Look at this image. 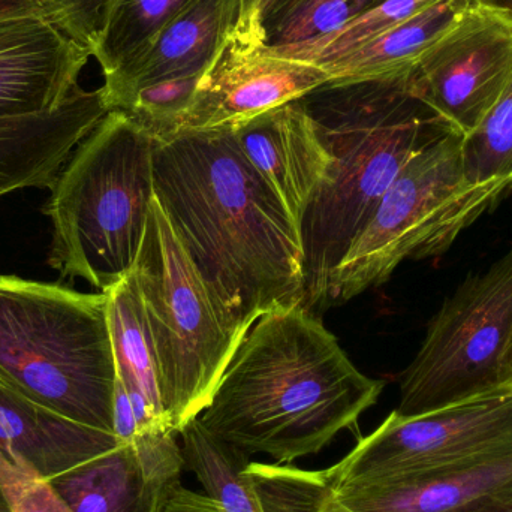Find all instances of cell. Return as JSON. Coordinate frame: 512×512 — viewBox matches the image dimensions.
<instances>
[{
    "instance_id": "obj_26",
    "label": "cell",
    "mask_w": 512,
    "mask_h": 512,
    "mask_svg": "<svg viewBox=\"0 0 512 512\" xmlns=\"http://www.w3.org/2000/svg\"><path fill=\"white\" fill-rule=\"evenodd\" d=\"M384 0H300L264 35V50L270 53L309 44L345 26Z\"/></svg>"
},
{
    "instance_id": "obj_8",
    "label": "cell",
    "mask_w": 512,
    "mask_h": 512,
    "mask_svg": "<svg viewBox=\"0 0 512 512\" xmlns=\"http://www.w3.org/2000/svg\"><path fill=\"white\" fill-rule=\"evenodd\" d=\"M512 334V249L468 277L438 310L400 375V417H415L499 391Z\"/></svg>"
},
{
    "instance_id": "obj_15",
    "label": "cell",
    "mask_w": 512,
    "mask_h": 512,
    "mask_svg": "<svg viewBox=\"0 0 512 512\" xmlns=\"http://www.w3.org/2000/svg\"><path fill=\"white\" fill-rule=\"evenodd\" d=\"M512 486V447L463 462L334 487L355 512H457Z\"/></svg>"
},
{
    "instance_id": "obj_30",
    "label": "cell",
    "mask_w": 512,
    "mask_h": 512,
    "mask_svg": "<svg viewBox=\"0 0 512 512\" xmlns=\"http://www.w3.org/2000/svg\"><path fill=\"white\" fill-rule=\"evenodd\" d=\"M300 0H242L233 38L248 47H262L268 27Z\"/></svg>"
},
{
    "instance_id": "obj_1",
    "label": "cell",
    "mask_w": 512,
    "mask_h": 512,
    "mask_svg": "<svg viewBox=\"0 0 512 512\" xmlns=\"http://www.w3.org/2000/svg\"><path fill=\"white\" fill-rule=\"evenodd\" d=\"M155 198L222 315L246 336L304 303L300 230L240 149L233 126L155 141Z\"/></svg>"
},
{
    "instance_id": "obj_37",
    "label": "cell",
    "mask_w": 512,
    "mask_h": 512,
    "mask_svg": "<svg viewBox=\"0 0 512 512\" xmlns=\"http://www.w3.org/2000/svg\"><path fill=\"white\" fill-rule=\"evenodd\" d=\"M0 512H9L8 505H6L5 498H3L2 492H0Z\"/></svg>"
},
{
    "instance_id": "obj_25",
    "label": "cell",
    "mask_w": 512,
    "mask_h": 512,
    "mask_svg": "<svg viewBox=\"0 0 512 512\" xmlns=\"http://www.w3.org/2000/svg\"><path fill=\"white\" fill-rule=\"evenodd\" d=\"M462 158L472 185L512 183V78L480 125L463 137Z\"/></svg>"
},
{
    "instance_id": "obj_23",
    "label": "cell",
    "mask_w": 512,
    "mask_h": 512,
    "mask_svg": "<svg viewBox=\"0 0 512 512\" xmlns=\"http://www.w3.org/2000/svg\"><path fill=\"white\" fill-rule=\"evenodd\" d=\"M441 0H384L369 11L355 17L330 35L322 36L300 47L277 51L276 56L327 66L351 56L388 30L414 17L418 12Z\"/></svg>"
},
{
    "instance_id": "obj_28",
    "label": "cell",
    "mask_w": 512,
    "mask_h": 512,
    "mask_svg": "<svg viewBox=\"0 0 512 512\" xmlns=\"http://www.w3.org/2000/svg\"><path fill=\"white\" fill-rule=\"evenodd\" d=\"M0 492L9 512H71L47 478L0 451Z\"/></svg>"
},
{
    "instance_id": "obj_19",
    "label": "cell",
    "mask_w": 512,
    "mask_h": 512,
    "mask_svg": "<svg viewBox=\"0 0 512 512\" xmlns=\"http://www.w3.org/2000/svg\"><path fill=\"white\" fill-rule=\"evenodd\" d=\"M468 6L469 0H441L397 24L351 56L322 68L331 75V80H372L408 75Z\"/></svg>"
},
{
    "instance_id": "obj_5",
    "label": "cell",
    "mask_w": 512,
    "mask_h": 512,
    "mask_svg": "<svg viewBox=\"0 0 512 512\" xmlns=\"http://www.w3.org/2000/svg\"><path fill=\"white\" fill-rule=\"evenodd\" d=\"M116 379L105 292L0 274V381L113 433Z\"/></svg>"
},
{
    "instance_id": "obj_31",
    "label": "cell",
    "mask_w": 512,
    "mask_h": 512,
    "mask_svg": "<svg viewBox=\"0 0 512 512\" xmlns=\"http://www.w3.org/2000/svg\"><path fill=\"white\" fill-rule=\"evenodd\" d=\"M113 433L122 444H131L138 433L137 420H135L134 408L119 376L116 379L113 399Z\"/></svg>"
},
{
    "instance_id": "obj_32",
    "label": "cell",
    "mask_w": 512,
    "mask_h": 512,
    "mask_svg": "<svg viewBox=\"0 0 512 512\" xmlns=\"http://www.w3.org/2000/svg\"><path fill=\"white\" fill-rule=\"evenodd\" d=\"M162 512H227L215 499L185 489L182 484L173 489Z\"/></svg>"
},
{
    "instance_id": "obj_29",
    "label": "cell",
    "mask_w": 512,
    "mask_h": 512,
    "mask_svg": "<svg viewBox=\"0 0 512 512\" xmlns=\"http://www.w3.org/2000/svg\"><path fill=\"white\" fill-rule=\"evenodd\" d=\"M120 0H42L48 18L93 57Z\"/></svg>"
},
{
    "instance_id": "obj_18",
    "label": "cell",
    "mask_w": 512,
    "mask_h": 512,
    "mask_svg": "<svg viewBox=\"0 0 512 512\" xmlns=\"http://www.w3.org/2000/svg\"><path fill=\"white\" fill-rule=\"evenodd\" d=\"M48 481L71 512H162L170 496L147 480L132 444L119 445Z\"/></svg>"
},
{
    "instance_id": "obj_17",
    "label": "cell",
    "mask_w": 512,
    "mask_h": 512,
    "mask_svg": "<svg viewBox=\"0 0 512 512\" xmlns=\"http://www.w3.org/2000/svg\"><path fill=\"white\" fill-rule=\"evenodd\" d=\"M122 445L117 436L77 423L0 381V451L51 480Z\"/></svg>"
},
{
    "instance_id": "obj_33",
    "label": "cell",
    "mask_w": 512,
    "mask_h": 512,
    "mask_svg": "<svg viewBox=\"0 0 512 512\" xmlns=\"http://www.w3.org/2000/svg\"><path fill=\"white\" fill-rule=\"evenodd\" d=\"M32 15L48 17L42 0H0V20L32 17Z\"/></svg>"
},
{
    "instance_id": "obj_3",
    "label": "cell",
    "mask_w": 512,
    "mask_h": 512,
    "mask_svg": "<svg viewBox=\"0 0 512 512\" xmlns=\"http://www.w3.org/2000/svg\"><path fill=\"white\" fill-rule=\"evenodd\" d=\"M297 101L331 158L301 224L303 306L313 312L324 309L331 273L403 168L459 131L411 92L408 75L330 80Z\"/></svg>"
},
{
    "instance_id": "obj_9",
    "label": "cell",
    "mask_w": 512,
    "mask_h": 512,
    "mask_svg": "<svg viewBox=\"0 0 512 512\" xmlns=\"http://www.w3.org/2000/svg\"><path fill=\"white\" fill-rule=\"evenodd\" d=\"M512 447V390L415 417H390L333 468L334 487L427 471Z\"/></svg>"
},
{
    "instance_id": "obj_2",
    "label": "cell",
    "mask_w": 512,
    "mask_h": 512,
    "mask_svg": "<svg viewBox=\"0 0 512 512\" xmlns=\"http://www.w3.org/2000/svg\"><path fill=\"white\" fill-rule=\"evenodd\" d=\"M384 382L361 373L303 304L262 315L228 364L204 429L277 465L315 456L378 403Z\"/></svg>"
},
{
    "instance_id": "obj_27",
    "label": "cell",
    "mask_w": 512,
    "mask_h": 512,
    "mask_svg": "<svg viewBox=\"0 0 512 512\" xmlns=\"http://www.w3.org/2000/svg\"><path fill=\"white\" fill-rule=\"evenodd\" d=\"M201 75L171 78L141 87L122 108L155 140L179 132L180 122L194 101Z\"/></svg>"
},
{
    "instance_id": "obj_21",
    "label": "cell",
    "mask_w": 512,
    "mask_h": 512,
    "mask_svg": "<svg viewBox=\"0 0 512 512\" xmlns=\"http://www.w3.org/2000/svg\"><path fill=\"white\" fill-rule=\"evenodd\" d=\"M183 439L185 469L197 477L206 495L227 512H262L258 493L249 477V454L204 429L198 418L179 433Z\"/></svg>"
},
{
    "instance_id": "obj_7",
    "label": "cell",
    "mask_w": 512,
    "mask_h": 512,
    "mask_svg": "<svg viewBox=\"0 0 512 512\" xmlns=\"http://www.w3.org/2000/svg\"><path fill=\"white\" fill-rule=\"evenodd\" d=\"M131 273L155 345L162 406L180 433L212 402L246 336L222 315L156 198Z\"/></svg>"
},
{
    "instance_id": "obj_16",
    "label": "cell",
    "mask_w": 512,
    "mask_h": 512,
    "mask_svg": "<svg viewBox=\"0 0 512 512\" xmlns=\"http://www.w3.org/2000/svg\"><path fill=\"white\" fill-rule=\"evenodd\" d=\"M242 0H197L140 54L104 77L108 110H122L141 87L203 75L233 36Z\"/></svg>"
},
{
    "instance_id": "obj_36",
    "label": "cell",
    "mask_w": 512,
    "mask_h": 512,
    "mask_svg": "<svg viewBox=\"0 0 512 512\" xmlns=\"http://www.w3.org/2000/svg\"><path fill=\"white\" fill-rule=\"evenodd\" d=\"M502 384L512 390V334L502 357Z\"/></svg>"
},
{
    "instance_id": "obj_10",
    "label": "cell",
    "mask_w": 512,
    "mask_h": 512,
    "mask_svg": "<svg viewBox=\"0 0 512 512\" xmlns=\"http://www.w3.org/2000/svg\"><path fill=\"white\" fill-rule=\"evenodd\" d=\"M512 78V23L469 5L408 74L411 92L465 137Z\"/></svg>"
},
{
    "instance_id": "obj_4",
    "label": "cell",
    "mask_w": 512,
    "mask_h": 512,
    "mask_svg": "<svg viewBox=\"0 0 512 512\" xmlns=\"http://www.w3.org/2000/svg\"><path fill=\"white\" fill-rule=\"evenodd\" d=\"M155 138L123 111L78 144L51 185L48 264L99 291L125 279L140 254L155 200Z\"/></svg>"
},
{
    "instance_id": "obj_34",
    "label": "cell",
    "mask_w": 512,
    "mask_h": 512,
    "mask_svg": "<svg viewBox=\"0 0 512 512\" xmlns=\"http://www.w3.org/2000/svg\"><path fill=\"white\" fill-rule=\"evenodd\" d=\"M457 512H512V486Z\"/></svg>"
},
{
    "instance_id": "obj_35",
    "label": "cell",
    "mask_w": 512,
    "mask_h": 512,
    "mask_svg": "<svg viewBox=\"0 0 512 512\" xmlns=\"http://www.w3.org/2000/svg\"><path fill=\"white\" fill-rule=\"evenodd\" d=\"M469 5L490 9L512 23V0H469Z\"/></svg>"
},
{
    "instance_id": "obj_12",
    "label": "cell",
    "mask_w": 512,
    "mask_h": 512,
    "mask_svg": "<svg viewBox=\"0 0 512 512\" xmlns=\"http://www.w3.org/2000/svg\"><path fill=\"white\" fill-rule=\"evenodd\" d=\"M90 57L45 15L0 20V117L56 110Z\"/></svg>"
},
{
    "instance_id": "obj_6",
    "label": "cell",
    "mask_w": 512,
    "mask_h": 512,
    "mask_svg": "<svg viewBox=\"0 0 512 512\" xmlns=\"http://www.w3.org/2000/svg\"><path fill=\"white\" fill-rule=\"evenodd\" d=\"M462 143L463 135L451 132L403 168L331 273L325 307L384 285L408 259L444 254L463 230L512 191L508 182L469 183Z\"/></svg>"
},
{
    "instance_id": "obj_11",
    "label": "cell",
    "mask_w": 512,
    "mask_h": 512,
    "mask_svg": "<svg viewBox=\"0 0 512 512\" xmlns=\"http://www.w3.org/2000/svg\"><path fill=\"white\" fill-rule=\"evenodd\" d=\"M330 80L322 66L276 56L262 47H248L231 36L201 75L179 132L234 128L297 101Z\"/></svg>"
},
{
    "instance_id": "obj_22",
    "label": "cell",
    "mask_w": 512,
    "mask_h": 512,
    "mask_svg": "<svg viewBox=\"0 0 512 512\" xmlns=\"http://www.w3.org/2000/svg\"><path fill=\"white\" fill-rule=\"evenodd\" d=\"M195 2L197 0H120L93 51L102 75L108 77L131 62Z\"/></svg>"
},
{
    "instance_id": "obj_24",
    "label": "cell",
    "mask_w": 512,
    "mask_h": 512,
    "mask_svg": "<svg viewBox=\"0 0 512 512\" xmlns=\"http://www.w3.org/2000/svg\"><path fill=\"white\" fill-rule=\"evenodd\" d=\"M262 512H355L343 504L325 471L249 463Z\"/></svg>"
},
{
    "instance_id": "obj_14",
    "label": "cell",
    "mask_w": 512,
    "mask_h": 512,
    "mask_svg": "<svg viewBox=\"0 0 512 512\" xmlns=\"http://www.w3.org/2000/svg\"><path fill=\"white\" fill-rule=\"evenodd\" d=\"M108 111L101 87H78L56 110L0 117V197L26 188L50 189Z\"/></svg>"
},
{
    "instance_id": "obj_20",
    "label": "cell",
    "mask_w": 512,
    "mask_h": 512,
    "mask_svg": "<svg viewBox=\"0 0 512 512\" xmlns=\"http://www.w3.org/2000/svg\"><path fill=\"white\" fill-rule=\"evenodd\" d=\"M104 292L108 298V324L117 376L126 390L143 394L153 411L168 424L159 391L155 345L137 282L129 273Z\"/></svg>"
},
{
    "instance_id": "obj_13",
    "label": "cell",
    "mask_w": 512,
    "mask_h": 512,
    "mask_svg": "<svg viewBox=\"0 0 512 512\" xmlns=\"http://www.w3.org/2000/svg\"><path fill=\"white\" fill-rule=\"evenodd\" d=\"M233 129L240 149L301 234L307 207L331 162L315 123L300 102L292 101Z\"/></svg>"
}]
</instances>
